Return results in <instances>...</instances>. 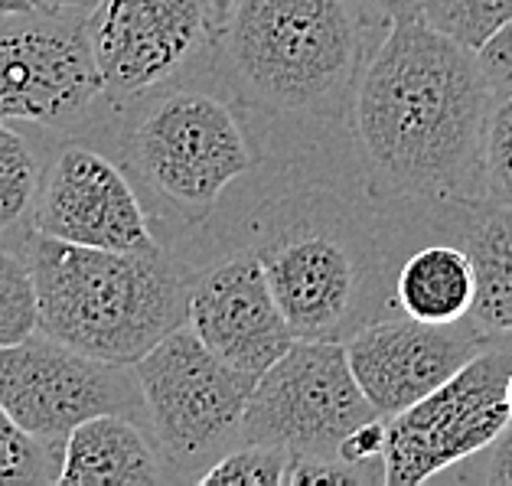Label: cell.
I'll return each mask as SVG.
<instances>
[{
    "instance_id": "cb8c5ba5",
    "label": "cell",
    "mask_w": 512,
    "mask_h": 486,
    "mask_svg": "<svg viewBox=\"0 0 512 486\" xmlns=\"http://www.w3.org/2000/svg\"><path fill=\"white\" fill-rule=\"evenodd\" d=\"M437 480L454 483H483V486H512V421L473 457L460 460L457 467L444 470Z\"/></svg>"
},
{
    "instance_id": "277c9868",
    "label": "cell",
    "mask_w": 512,
    "mask_h": 486,
    "mask_svg": "<svg viewBox=\"0 0 512 486\" xmlns=\"http://www.w3.org/2000/svg\"><path fill=\"white\" fill-rule=\"evenodd\" d=\"M118 111L115 160L131 177L151 222L167 232V248L209 232L235 190L258 203L287 173L265 177V167H304L274 157L248 111L219 82L183 85L173 79ZM232 213L239 222L235 203Z\"/></svg>"
},
{
    "instance_id": "30bf717a",
    "label": "cell",
    "mask_w": 512,
    "mask_h": 486,
    "mask_svg": "<svg viewBox=\"0 0 512 486\" xmlns=\"http://www.w3.org/2000/svg\"><path fill=\"white\" fill-rule=\"evenodd\" d=\"M0 405L23 431L56 451L89 418L144 415L131 366L85 356L40 330L0 350Z\"/></svg>"
},
{
    "instance_id": "9a60e30c",
    "label": "cell",
    "mask_w": 512,
    "mask_h": 486,
    "mask_svg": "<svg viewBox=\"0 0 512 486\" xmlns=\"http://www.w3.org/2000/svg\"><path fill=\"white\" fill-rule=\"evenodd\" d=\"M173 480L164 454L128 415L82 421L62 447L59 486H154Z\"/></svg>"
},
{
    "instance_id": "d6986e66",
    "label": "cell",
    "mask_w": 512,
    "mask_h": 486,
    "mask_svg": "<svg viewBox=\"0 0 512 486\" xmlns=\"http://www.w3.org/2000/svg\"><path fill=\"white\" fill-rule=\"evenodd\" d=\"M418 17L447 40L477 53L512 20V0H421Z\"/></svg>"
},
{
    "instance_id": "7c38bea8",
    "label": "cell",
    "mask_w": 512,
    "mask_h": 486,
    "mask_svg": "<svg viewBox=\"0 0 512 486\" xmlns=\"http://www.w3.org/2000/svg\"><path fill=\"white\" fill-rule=\"evenodd\" d=\"M85 30L115 108L183 79L216 43L206 0H98Z\"/></svg>"
},
{
    "instance_id": "7a4b0ae2",
    "label": "cell",
    "mask_w": 512,
    "mask_h": 486,
    "mask_svg": "<svg viewBox=\"0 0 512 486\" xmlns=\"http://www.w3.org/2000/svg\"><path fill=\"white\" fill-rule=\"evenodd\" d=\"M356 0H242L209 49V72L274 157L307 164L349 108L362 69L385 36Z\"/></svg>"
},
{
    "instance_id": "3957f363",
    "label": "cell",
    "mask_w": 512,
    "mask_h": 486,
    "mask_svg": "<svg viewBox=\"0 0 512 486\" xmlns=\"http://www.w3.org/2000/svg\"><path fill=\"white\" fill-rule=\"evenodd\" d=\"M382 219L369 199H353L294 167L229 232L193 242H245L297 340L346 343L395 310V255Z\"/></svg>"
},
{
    "instance_id": "8992f818",
    "label": "cell",
    "mask_w": 512,
    "mask_h": 486,
    "mask_svg": "<svg viewBox=\"0 0 512 486\" xmlns=\"http://www.w3.org/2000/svg\"><path fill=\"white\" fill-rule=\"evenodd\" d=\"M131 369L173 480H199L222 454L242 444L255 376L212 353L190 327L164 336Z\"/></svg>"
},
{
    "instance_id": "ba28073f",
    "label": "cell",
    "mask_w": 512,
    "mask_h": 486,
    "mask_svg": "<svg viewBox=\"0 0 512 486\" xmlns=\"http://www.w3.org/2000/svg\"><path fill=\"white\" fill-rule=\"evenodd\" d=\"M379 418L349 366L346 343L294 340L255 379L242 444H278L294 457H327L359 425Z\"/></svg>"
},
{
    "instance_id": "4316f807",
    "label": "cell",
    "mask_w": 512,
    "mask_h": 486,
    "mask_svg": "<svg viewBox=\"0 0 512 486\" xmlns=\"http://www.w3.org/2000/svg\"><path fill=\"white\" fill-rule=\"evenodd\" d=\"M356 4L382 27H392L398 20H411L421 14V0H356Z\"/></svg>"
},
{
    "instance_id": "5bb4252c",
    "label": "cell",
    "mask_w": 512,
    "mask_h": 486,
    "mask_svg": "<svg viewBox=\"0 0 512 486\" xmlns=\"http://www.w3.org/2000/svg\"><path fill=\"white\" fill-rule=\"evenodd\" d=\"M490 340L493 336L473 327L470 317L460 323H421L389 314L349 336L346 356L372 408L392 418L444 385Z\"/></svg>"
},
{
    "instance_id": "83f0119b",
    "label": "cell",
    "mask_w": 512,
    "mask_h": 486,
    "mask_svg": "<svg viewBox=\"0 0 512 486\" xmlns=\"http://www.w3.org/2000/svg\"><path fill=\"white\" fill-rule=\"evenodd\" d=\"M239 4H242V0H206L209 23H212V33H216V40H219V33L232 23V17H235V10H239Z\"/></svg>"
},
{
    "instance_id": "9c48e42d",
    "label": "cell",
    "mask_w": 512,
    "mask_h": 486,
    "mask_svg": "<svg viewBox=\"0 0 512 486\" xmlns=\"http://www.w3.org/2000/svg\"><path fill=\"white\" fill-rule=\"evenodd\" d=\"M512 333L493 336L483 350L421 402L385 418V486H418L483 451L509 425L506 382Z\"/></svg>"
},
{
    "instance_id": "f546056e",
    "label": "cell",
    "mask_w": 512,
    "mask_h": 486,
    "mask_svg": "<svg viewBox=\"0 0 512 486\" xmlns=\"http://www.w3.org/2000/svg\"><path fill=\"white\" fill-rule=\"evenodd\" d=\"M33 0H0V14H23V10H33Z\"/></svg>"
},
{
    "instance_id": "ffe728a7",
    "label": "cell",
    "mask_w": 512,
    "mask_h": 486,
    "mask_svg": "<svg viewBox=\"0 0 512 486\" xmlns=\"http://www.w3.org/2000/svg\"><path fill=\"white\" fill-rule=\"evenodd\" d=\"M297 457L278 444H235L196 483L203 486H291Z\"/></svg>"
},
{
    "instance_id": "8fae6325",
    "label": "cell",
    "mask_w": 512,
    "mask_h": 486,
    "mask_svg": "<svg viewBox=\"0 0 512 486\" xmlns=\"http://www.w3.org/2000/svg\"><path fill=\"white\" fill-rule=\"evenodd\" d=\"M190 261L186 327L216 356L261 376L297 340L258 255L245 242L177 245Z\"/></svg>"
},
{
    "instance_id": "44dd1931",
    "label": "cell",
    "mask_w": 512,
    "mask_h": 486,
    "mask_svg": "<svg viewBox=\"0 0 512 486\" xmlns=\"http://www.w3.org/2000/svg\"><path fill=\"white\" fill-rule=\"evenodd\" d=\"M59 467H62V451L36 441L0 405V486L56 483Z\"/></svg>"
},
{
    "instance_id": "2e32d148",
    "label": "cell",
    "mask_w": 512,
    "mask_h": 486,
    "mask_svg": "<svg viewBox=\"0 0 512 486\" xmlns=\"http://www.w3.org/2000/svg\"><path fill=\"white\" fill-rule=\"evenodd\" d=\"M395 310L421 323H460L477 297V271L464 245L434 242L415 248L395 268Z\"/></svg>"
},
{
    "instance_id": "603a6c76",
    "label": "cell",
    "mask_w": 512,
    "mask_h": 486,
    "mask_svg": "<svg viewBox=\"0 0 512 486\" xmlns=\"http://www.w3.org/2000/svg\"><path fill=\"white\" fill-rule=\"evenodd\" d=\"M486 199L512 213V98H496L483 141Z\"/></svg>"
},
{
    "instance_id": "f1b7e54d",
    "label": "cell",
    "mask_w": 512,
    "mask_h": 486,
    "mask_svg": "<svg viewBox=\"0 0 512 486\" xmlns=\"http://www.w3.org/2000/svg\"><path fill=\"white\" fill-rule=\"evenodd\" d=\"M43 10H62V14H89L98 0H33Z\"/></svg>"
},
{
    "instance_id": "4dcf8cb0",
    "label": "cell",
    "mask_w": 512,
    "mask_h": 486,
    "mask_svg": "<svg viewBox=\"0 0 512 486\" xmlns=\"http://www.w3.org/2000/svg\"><path fill=\"white\" fill-rule=\"evenodd\" d=\"M506 405H509V418H512V372H509V382H506Z\"/></svg>"
},
{
    "instance_id": "52a82bcc",
    "label": "cell",
    "mask_w": 512,
    "mask_h": 486,
    "mask_svg": "<svg viewBox=\"0 0 512 486\" xmlns=\"http://www.w3.org/2000/svg\"><path fill=\"white\" fill-rule=\"evenodd\" d=\"M108 102L85 14H0V121L82 134Z\"/></svg>"
},
{
    "instance_id": "6da1fadb",
    "label": "cell",
    "mask_w": 512,
    "mask_h": 486,
    "mask_svg": "<svg viewBox=\"0 0 512 486\" xmlns=\"http://www.w3.org/2000/svg\"><path fill=\"white\" fill-rule=\"evenodd\" d=\"M496 105L473 49L421 17L392 23L362 69L349 134L362 190L385 216L428 219L490 203L483 177L486 121Z\"/></svg>"
},
{
    "instance_id": "5b68a950",
    "label": "cell",
    "mask_w": 512,
    "mask_h": 486,
    "mask_svg": "<svg viewBox=\"0 0 512 486\" xmlns=\"http://www.w3.org/2000/svg\"><path fill=\"white\" fill-rule=\"evenodd\" d=\"M20 255L36 284L40 333L85 356L134 366L186 327L190 261L173 248L111 252L72 245L27 226Z\"/></svg>"
},
{
    "instance_id": "484cf974",
    "label": "cell",
    "mask_w": 512,
    "mask_h": 486,
    "mask_svg": "<svg viewBox=\"0 0 512 486\" xmlns=\"http://www.w3.org/2000/svg\"><path fill=\"white\" fill-rule=\"evenodd\" d=\"M483 79L496 98H512V20L477 49Z\"/></svg>"
},
{
    "instance_id": "d4e9b609",
    "label": "cell",
    "mask_w": 512,
    "mask_h": 486,
    "mask_svg": "<svg viewBox=\"0 0 512 486\" xmlns=\"http://www.w3.org/2000/svg\"><path fill=\"white\" fill-rule=\"evenodd\" d=\"M291 486H376L369 473L346 464L340 454L327 457H297Z\"/></svg>"
},
{
    "instance_id": "7402d4cb",
    "label": "cell",
    "mask_w": 512,
    "mask_h": 486,
    "mask_svg": "<svg viewBox=\"0 0 512 486\" xmlns=\"http://www.w3.org/2000/svg\"><path fill=\"white\" fill-rule=\"evenodd\" d=\"M40 330L36 284L20 252L0 242V350Z\"/></svg>"
},
{
    "instance_id": "4fadbf2b",
    "label": "cell",
    "mask_w": 512,
    "mask_h": 486,
    "mask_svg": "<svg viewBox=\"0 0 512 486\" xmlns=\"http://www.w3.org/2000/svg\"><path fill=\"white\" fill-rule=\"evenodd\" d=\"M30 229L59 242L111 252L164 248L124 167L82 137H69L49 154Z\"/></svg>"
},
{
    "instance_id": "e0dca14e",
    "label": "cell",
    "mask_w": 512,
    "mask_h": 486,
    "mask_svg": "<svg viewBox=\"0 0 512 486\" xmlns=\"http://www.w3.org/2000/svg\"><path fill=\"white\" fill-rule=\"evenodd\" d=\"M460 245L477 271V297L470 320L486 336L512 333V213L483 203L460 213Z\"/></svg>"
},
{
    "instance_id": "ac0fdd59",
    "label": "cell",
    "mask_w": 512,
    "mask_h": 486,
    "mask_svg": "<svg viewBox=\"0 0 512 486\" xmlns=\"http://www.w3.org/2000/svg\"><path fill=\"white\" fill-rule=\"evenodd\" d=\"M43 183V164L33 144L10 121H0V239L33 219Z\"/></svg>"
}]
</instances>
